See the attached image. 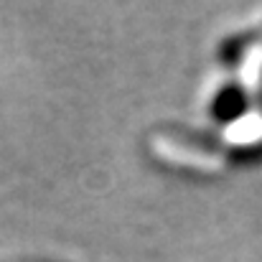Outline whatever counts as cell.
I'll use <instances>...</instances> for the list:
<instances>
[{"mask_svg":"<svg viewBox=\"0 0 262 262\" xmlns=\"http://www.w3.org/2000/svg\"><path fill=\"white\" fill-rule=\"evenodd\" d=\"M245 107H247V94L242 92V87L227 84V87H222L214 94L209 112L219 122H232V120H237L245 112Z\"/></svg>","mask_w":262,"mask_h":262,"instance_id":"6da1fadb","label":"cell"}]
</instances>
